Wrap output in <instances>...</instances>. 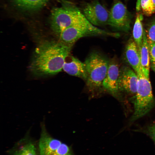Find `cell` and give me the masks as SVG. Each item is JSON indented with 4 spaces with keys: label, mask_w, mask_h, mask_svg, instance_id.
I'll return each instance as SVG.
<instances>
[{
    "label": "cell",
    "mask_w": 155,
    "mask_h": 155,
    "mask_svg": "<svg viewBox=\"0 0 155 155\" xmlns=\"http://www.w3.org/2000/svg\"><path fill=\"white\" fill-rule=\"evenodd\" d=\"M72 47L59 40L42 42L35 50L29 66L30 71L39 77L58 73L63 69Z\"/></svg>",
    "instance_id": "1"
},
{
    "label": "cell",
    "mask_w": 155,
    "mask_h": 155,
    "mask_svg": "<svg viewBox=\"0 0 155 155\" xmlns=\"http://www.w3.org/2000/svg\"><path fill=\"white\" fill-rule=\"evenodd\" d=\"M88 22L81 10L69 1L53 8L51 12V27L57 36L68 27Z\"/></svg>",
    "instance_id": "2"
},
{
    "label": "cell",
    "mask_w": 155,
    "mask_h": 155,
    "mask_svg": "<svg viewBox=\"0 0 155 155\" xmlns=\"http://www.w3.org/2000/svg\"><path fill=\"white\" fill-rule=\"evenodd\" d=\"M136 73L138 80L134 103V111L131 118V121H134L145 115L151 110L155 104L149 77L145 75L142 67Z\"/></svg>",
    "instance_id": "3"
},
{
    "label": "cell",
    "mask_w": 155,
    "mask_h": 155,
    "mask_svg": "<svg viewBox=\"0 0 155 155\" xmlns=\"http://www.w3.org/2000/svg\"><path fill=\"white\" fill-rule=\"evenodd\" d=\"M110 60L96 51L90 53L84 62L87 74L86 86L92 92L102 87L108 69Z\"/></svg>",
    "instance_id": "4"
},
{
    "label": "cell",
    "mask_w": 155,
    "mask_h": 155,
    "mask_svg": "<svg viewBox=\"0 0 155 155\" xmlns=\"http://www.w3.org/2000/svg\"><path fill=\"white\" fill-rule=\"evenodd\" d=\"M117 34L99 28L88 22L68 27L57 36L59 41L72 46L79 39L85 37L106 36H117Z\"/></svg>",
    "instance_id": "5"
},
{
    "label": "cell",
    "mask_w": 155,
    "mask_h": 155,
    "mask_svg": "<svg viewBox=\"0 0 155 155\" xmlns=\"http://www.w3.org/2000/svg\"><path fill=\"white\" fill-rule=\"evenodd\" d=\"M81 10L86 20L94 26L108 25L109 11L98 0L86 3Z\"/></svg>",
    "instance_id": "6"
},
{
    "label": "cell",
    "mask_w": 155,
    "mask_h": 155,
    "mask_svg": "<svg viewBox=\"0 0 155 155\" xmlns=\"http://www.w3.org/2000/svg\"><path fill=\"white\" fill-rule=\"evenodd\" d=\"M131 16L120 0H114L109 11L108 25L116 29L127 32L130 28Z\"/></svg>",
    "instance_id": "7"
},
{
    "label": "cell",
    "mask_w": 155,
    "mask_h": 155,
    "mask_svg": "<svg viewBox=\"0 0 155 155\" xmlns=\"http://www.w3.org/2000/svg\"><path fill=\"white\" fill-rule=\"evenodd\" d=\"M138 78L136 72L129 67L124 66L120 69L118 84L119 91L136 94Z\"/></svg>",
    "instance_id": "8"
},
{
    "label": "cell",
    "mask_w": 155,
    "mask_h": 155,
    "mask_svg": "<svg viewBox=\"0 0 155 155\" xmlns=\"http://www.w3.org/2000/svg\"><path fill=\"white\" fill-rule=\"evenodd\" d=\"M120 71L118 64L115 60H110L106 77L102 87L114 96H117L119 90L118 81Z\"/></svg>",
    "instance_id": "9"
},
{
    "label": "cell",
    "mask_w": 155,
    "mask_h": 155,
    "mask_svg": "<svg viewBox=\"0 0 155 155\" xmlns=\"http://www.w3.org/2000/svg\"><path fill=\"white\" fill-rule=\"evenodd\" d=\"M41 133L38 142L40 155H52L62 144L59 140L52 137L48 133L44 122L40 124Z\"/></svg>",
    "instance_id": "10"
},
{
    "label": "cell",
    "mask_w": 155,
    "mask_h": 155,
    "mask_svg": "<svg viewBox=\"0 0 155 155\" xmlns=\"http://www.w3.org/2000/svg\"><path fill=\"white\" fill-rule=\"evenodd\" d=\"M67 58L68 60L66 59L63 70L70 75L80 78L86 81L87 74L84 62L69 55Z\"/></svg>",
    "instance_id": "11"
},
{
    "label": "cell",
    "mask_w": 155,
    "mask_h": 155,
    "mask_svg": "<svg viewBox=\"0 0 155 155\" xmlns=\"http://www.w3.org/2000/svg\"><path fill=\"white\" fill-rule=\"evenodd\" d=\"M125 57L127 62L136 73L141 68L138 49L134 40L130 39L125 48Z\"/></svg>",
    "instance_id": "12"
},
{
    "label": "cell",
    "mask_w": 155,
    "mask_h": 155,
    "mask_svg": "<svg viewBox=\"0 0 155 155\" xmlns=\"http://www.w3.org/2000/svg\"><path fill=\"white\" fill-rule=\"evenodd\" d=\"M138 50L142 71L146 76L149 77L150 57L146 32L144 30L142 43Z\"/></svg>",
    "instance_id": "13"
},
{
    "label": "cell",
    "mask_w": 155,
    "mask_h": 155,
    "mask_svg": "<svg viewBox=\"0 0 155 155\" xmlns=\"http://www.w3.org/2000/svg\"><path fill=\"white\" fill-rule=\"evenodd\" d=\"M17 8L25 11H32L41 8L49 0H11Z\"/></svg>",
    "instance_id": "14"
},
{
    "label": "cell",
    "mask_w": 155,
    "mask_h": 155,
    "mask_svg": "<svg viewBox=\"0 0 155 155\" xmlns=\"http://www.w3.org/2000/svg\"><path fill=\"white\" fill-rule=\"evenodd\" d=\"M143 16L141 13H138L137 14L134 23L133 31V40L136 43L138 49L141 45L144 30L142 21Z\"/></svg>",
    "instance_id": "15"
},
{
    "label": "cell",
    "mask_w": 155,
    "mask_h": 155,
    "mask_svg": "<svg viewBox=\"0 0 155 155\" xmlns=\"http://www.w3.org/2000/svg\"><path fill=\"white\" fill-rule=\"evenodd\" d=\"M20 147L15 151L12 155H37L35 146L30 140H27Z\"/></svg>",
    "instance_id": "16"
},
{
    "label": "cell",
    "mask_w": 155,
    "mask_h": 155,
    "mask_svg": "<svg viewBox=\"0 0 155 155\" xmlns=\"http://www.w3.org/2000/svg\"><path fill=\"white\" fill-rule=\"evenodd\" d=\"M141 9L145 15L150 16L155 12V5L152 0H141Z\"/></svg>",
    "instance_id": "17"
},
{
    "label": "cell",
    "mask_w": 155,
    "mask_h": 155,
    "mask_svg": "<svg viewBox=\"0 0 155 155\" xmlns=\"http://www.w3.org/2000/svg\"><path fill=\"white\" fill-rule=\"evenodd\" d=\"M146 34L148 44L155 42V21L150 24Z\"/></svg>",
    "instance_id": "18"
},
{
    "label": "cell",
    "mask_w": 155,
    "mask_h": 155,
    "mask_svg": "<svg viewBox=\"0 0 155 155\" xmlns=\"http://www.w3.org/2000/svg\"><path fill=\"white\" fill-rule=\"evenodd\" d=\"M52 155H72L69 147L62 143L58 147Z\"/></svg>",
    "instance_id": "19"
},
{
    "label": "cell",
    "mask_w": 155,
    "mask_h": 155,
    "mask_svg": "<svg viewBox=\"0 0 155 155\" xmlns=\"http://www.w3.org/2000/svg\"><path fill=\"white\" fill-rule=\"evenodd\" d=\"M148 46L151 62L155 61V42L148 44Z\"/></svg>",
    "instance_id": "20"
},
{
    "label": "cell",
    "mask_w": 155,
    "mask_h": 155,
    "mask_svg": "<svg viewBox=\"0 0 155 155\" xmlns=\"http://www.w3.org/2000/svg\"><path fill=\"white\" fill-rule=\"evenodd\" d=\"M147 133L155 143V123L148 127Z\"/></svg>",
    "instance_id": "21"
},
{
    "label": "cell",
    "mask_w": 155,
    "mask_h": 155,
    "mask_svg": "<svg viewBox=\"0 0 155 155\" xmlns=\"http://www.w3.org/2000/svg\"><path fill=\"white\" fill-rule=\"evenodd\" d=\"M141 0H137L136 5V11H139L141 9Z\"/></svg>",
    "instance_id": "22"
},
{
    "label": "cell",
    "mask_w": 155,
    "mask_h": 155,
    "mask_svg": "<svg viewBox=\"0 0 155 155\" xmlns=\"http://www.w3.org/2000/svg\"><path fill=\"white\" fill-rule=\"evenodd\" d=\"M151 67L152 69L155 72V61L151 62Z\"/></svg>",
    "instance_id": "23"
},
{
    "label": "cell",
    "mask_w": 155,
    "mask_h": 155,
    "mask_svg": "<svg viewBox=\"0 0 155 155\" xmlns=\"http://www.w3.org/2000/svg\"><path fill=\"white\" fill-rule=\"evenodd\" d=\"M154 5H155V0H152Z\"/></svg>",
    "instance_id": "24"
}]
</instances>
